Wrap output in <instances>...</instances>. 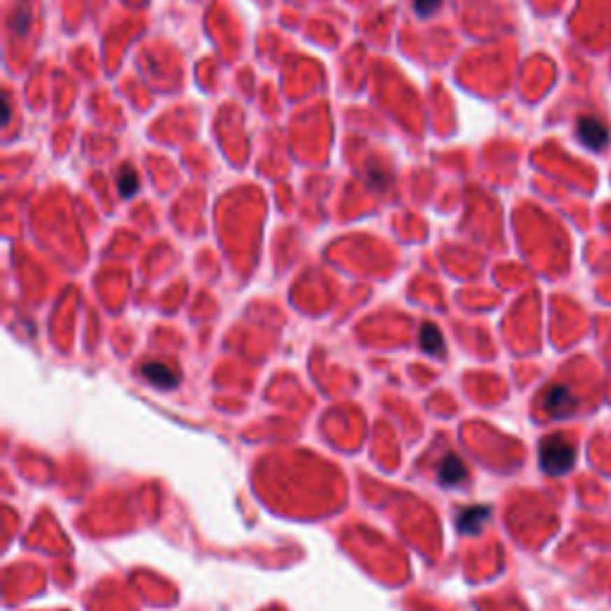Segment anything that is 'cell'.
I'll return each mask as SVG.
<instances>
[{"mask_svg":"<svg viewBox=\"0 0 611 611\" xmlns=\"http://www.w3.org/2000/svg\"><path fill=\"white\" fill-rule=\"evenodd\" d=\"M10 120V98L5 96V108H3V122Z\"/></svg>","mask_w":611,"mask_h":611,"instance_id":"10","label":"cell"},{"mask_svg":"<svg viewBox=\"0 0 611 611\" xmlns=\"http://www.w3.org/2000/svg\"><path fill=\"white\" fill-rule=\"evenodd\" d=\"M118 189L125 199H129L139 191V172L134 170L132 165H122V170L118 174Z\"/></svg>","mask_w":611,"mask_h":611,"instance_id":"7","label":"cell"},{"mask_svg":"<svg viewBox=\"0 0 611 611\" xmlns=\"http://www.w3.org/2000/svg\"><path fill=\"white\" fill-rule=\"evenodd\" d=\"M490 519V509L487 506H468L456 516V526L461 533H478V528Z\"/></svg>","mask_w":611,"mask_h":611,"instance_id":"5","label":"cell"},{"mask_svg":"<svg viewBox=\"0 0 611 611\" xmlns=\"http://www.w3.org/2000/svg\"><path fill=\"white\" fill-rule=\"evenodd\" d=\"M542 404H545V409H547V413H549L552 418H563V416H568V413H573L578 401H575V397L571 394V389H568V387L552 385L545 392Z\"/></svg>","mask_w":611,"mask_h":611,"instance_id":"2","label":"cell"},{"mask_svg":"<svg viewBox=\"0 0 611 611\" xmlns=\"http://www.w3.org/2000/svg\"><path fill=\"white\" fill-rule=\"evenodd\" d=\"M578 132H580V139L587 143L590 148H599L607 143V129L604 125L595 118H583L578 122Z\"/></svg>","mask_w":611,"mask_h":611,"instance_id":"4","label":"cell"},{"mask_svg":"<svg viewBox=\"0 0 611 611\" xmlns=\"http://www.w3.org/2000/svg\"><path fill=\"white\" fill-rule=\"evenodd\" d=\"M141 375L146 377L150 385L160 387V389H172L179 385V370L172 368L165 360H148V363L141 365Z\"/></svg>","mask_w":611,"mask_h":611,"instance_id":"3","label":"cell"},{"mask_svg":"<svg viewBox=\"0 0 611 611\" xmlns=\"http://www.w3.org/2000/svg\"><path fill=\"white\" fill-rule=\"evenodd\" d=\"M540 463L549 475H561L573 468L575 449L573 444L561 435H549L540 442Z\"/></svg>","mask_w":611,"mask_h":611,"instance_id":"1","label":"cell"},{"mask_svg":"<svg viewBox=\"0 0 611 611\" xmlns=\"http://www.w3.org/2000/svg\"><path fill=\"white\" fill-rule=\"evenodd\" d=\"M421 346L426 349L428 353H437V351H442V346H444L440 330L435 328L433 323H426L421 328Z\"/></svg>","mask_w":611,"mask_h":611,"instance_id":"8","label":"cell"},{"mask_svg":"<svg viewBox=\"0 0 611 611\" xmlns=\"http://www.w3.org/2000/svg\"><path fill=\"white\" fill-rule=\"evenodd\" d=\"M413 8L421 17H430L440 8V0H413Z\"/></svg>","mask_w":611,"mask_h":611,"instance_id":"9","label":"cell"},{"mask_svg":"<svg viewBox=\"0 0 611 611\" xmlns=\"http://www.w3.org/2000/svg\"><path fill=\"white\" fill-rule=\"evenodd\" d=\"M437 475H440V480L444 482V485H456L458 480H465L468 470H465L461 458L454 456V454H447V456L442 458V463H440Z\"/></svg>","mask_w":611,"mask_h":611,"instance_id":"6","label":"cell"}]
</instances>
